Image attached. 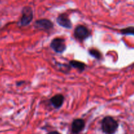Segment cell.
Instances as JSON below:
<instances>
[{"instance_id": "1", "label": "cell", "mask_w": 134, "mask_h": 134, "mask_svg": "<svg viewBox=\"0 0 134 134\" xmlns=\"http://www.w3.org/2000/svg\"><path fill=\"white\" fill-rule=\"evenodd\" d=\"M119 128V123L111 116H105L102 120V130L105 134H114Z\"/></svg>"}, {"instance_id": "2", "label": "cell", "mask_w": 134, "mask_h": 134, "mask_svg": "<svg viewBox=\"0 0 134 134\" xmlns=\"http://www.w3.org/2000/svg\"><path fill=\"white\" fill-rule=\"evenodd\" d=\"M34 18L32 9L30 7H24L22 11V17L20 19V25L22 26H27Z\"/></svg>"}, {"instance_id": "3", "label": "cell", "mask_w": 134, "mask_h": 134, "mask_svg": "<svg viewBox=\"0 0 134 134\" xmlns=\"http://www.w3.org/2000/svg\"><path fill=\"white\" fill-rule=\"evenodd\" d=\"M74 35L79 40L83 41L90 36V31L86 26L79 25L75 29Z\"/></svg>"}, {"instance_id": "4", "label": "cell", "mask_w": 134, "mask_h": 134, "mask_svg": "<svg viewBox=\"0 0 134 134\" xmlns=\"http://www.w3.org/2000/svg\"><path fill=\"white\" fill-rule=\"evenodd\" d=\"M51 47L57 53H62L66 49L65 40L62 38H55L51 42Z\"/></svg>"}, {"instance_id": "5", "label": "cell", "mask_w": 134, "mask_h": 134, "mask_svg": "<svg viewBox=\"0 0 134 134\" xmlns=\"http://www.w3.org/2000/svg\"><path fill=\"white\" fill-rule=\"evenodd\" d=\"M85 127V122L83 119H75L71 124V132L73 134H78L82 132Z\"/></svg>"}, {"instance_id": "6", "label": "cell", "mask_w": 134, "mask_h": 134, "mask_svg": "<svg viewBox=\"0 0 134 134\" xmlns=\"http://www.w3.org/2000/svg\"><path fill=\"white\" fill-rule=\"evenodd\" d=\"M58 24L60 25V26L65 28L70 29L72 27V23L71 20H69V17H68V14L64 13V14H61L58 16L57 19Z\"/></svg>"}, {"instance_id": "7", "label": "cell", "mask_w": 134, "mask_h": 134, "mask_svg": "<svg viewBox=\"0 0 134 134\" xmlns=\"http://www.w3.org/2000/svg\"><path fill=\"white\" fill-rule=\"evenodd\" d=\"M35 26L39 30H48L53 27V23L48 19L37 20L35 22Z\"/></svg>"}, {"instance_id": "8", "label": "cell", "mask_w": 134, "mask_h": 134, "mask_svg": "<svg viewBox=\"0 0 134 134\" xmlns=\"http://www.w3.org/2000/svg\"><path fill=\"white\" fill-rule=\"evenodd\" d=\"M64 102V97L62 94H57L51 98V103L54 107L56 109H59L62 107Z\"/></svg>"}, {"instance_id": "9", "label": "cell", "mask_w": 134, "mask_h": 134, "mask_svg": "<svg viewBox=\"0 0 134 134\" xmlns=\"http://www.w3.org/2000/svg\"><path fill=\"white\" fill-rule=\"evenodd\" d=\"M69 64H70L73 68L79 69L80 71H84L85 70V68H86V64H84L83 62H79V61H75V60H72V61H70Z\"/></svg>"}, {"instance_id": "10", "label": "cell", "mask_w": 134, "mask_h": 134, "mask_svg": "<svg viewBox=\"0 0 134 134\" xmlns=\"http://www.w3.org/2000/svg\"><path fill=\"white\" fill-rule=\"evenodd\" d=\"M120 32L123 35H134V26H129L126 28L122 29Z\"/></svg>"}, {"instance_id": "11", "label": "cell", "mask_w": 134, "mask_h": 134, "mask_svg": "<svg viewBox=\"0 0 134 134\" xmlns=\"http://www.w3.org/2000/svg\"><path fill=\"white\" fill-rule=\"evenodd\" d=\"M89 54H90L92 56L94 57L95 58L98 59V60L102 58V54H101V52H99V51H98V50L96 49L92 48V49L89 50Z\"/></svg>"}, {"instance_id": "12", "label": "cell", "mask_w": 134, "mask_h": 134, "mask_svg": "<svg viewBox=\"0 0 134 134\" xmlns=\"http://www.w3.org/2000/svg\"><path fill=\"white\" fill-rule=\"evenodd\" d=\"M47 134H60V133H59L58 132H56V131H53V132H49V133Z\"/></svg>"}]
</instances>
